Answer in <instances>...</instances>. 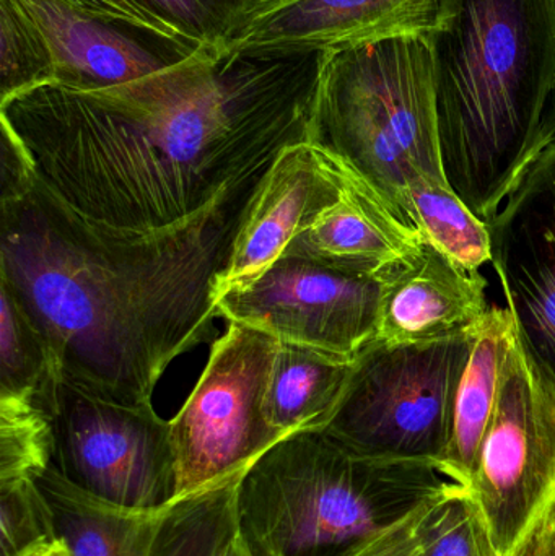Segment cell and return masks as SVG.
Wrapping results in <instances>:
<instances>
[{
  "label": "cell",
  "instance_id": "1",
  "mask_svg": "<svg viewBox=\"0 0 555 556\" xmlns=\"http://www.w3.org/2000/svg\"><path fill=\"white\" fill-rule=\"evenodd\" d=\"M319 74L321 54L240 58L204 45L119 87L16 94L0 123L49 194L88 220L150 233L310 142Z\"/></svg>",
  "mask_w": 555,
  "mask_h": 556
},
{
  "label": "cell",
  "instance_id": "2",
  "mask_svg": "<svg viewBox=\"0 0 555 556\" xmlns=\"http://www.w3.org/2000/svg\"><path fill=\"white\" fill-rule=\"evenodd\" d=\"M273 163L195 217L150 233L88 220L36 178L0 199V285L45 333L68 382L152 405L168 366L214 332L222 280Z\"/></svg>",
  "mask_w": 555,
  "mask_h": 556
},
{
  "label": "cell",
  "instance_id": "3",
  "mask_svg": "<svg viewBox=\"0 0 555 556\" xmlns=\"http://www.w3.org/2000/svg\"><path fill=\"white\" fill-rule=\"evenodd\" d=\"M426 39L446 181L489 225L540 152L555 0H437Z\"/></svg>",
  "mask_w": 555,
  "mask_h": 556
},
{
  "label": "cell",
  "instance_id": "4",
  "mask_svg": "<svg viewBox=\"0 0 555 556\" xmlns=\"http://www.w3.org/2000/svg\"><path fill=\"white\" fill-rule=\"evenodd\" d=\"M449 483L433 464L374 459L299 431L240 480L238 538L251 556H348Z\"/></svg>",
  "mask_w": 555,
  "mask_h": 556
},
{
  "label": "cell",
  "instance_id": "5",
  "mask_svg": "<svg viewBox=\"0 0 555 556\" xmlns=\"http://www.w3.org/2000/svg\"><path fill=\"white\" fill-rule=\"evenodd\" d=\"M310 142L420 237L411 189L449 182L427 39L398 36L323 54Z\"/></svg>",
  "mask_w": 555,
  "mask_h": 556
},
{
  "label": "cell",
  "instance_id": "6",
  "mask_svg": "<svg viewBox=\"0 0 555 556\" xmlns=\"http://www.w3.org/2000/svg\"><path fill=\"white\" fill-rule=\"evenodd\" d=\"M476 329L433 342L375 340L355 359L344 397L323 431L362 456L440 467Z\"/></svg>",
  "mask_w": 555,
  "mask_h": 556
},
{
  "label": "cell",
  "instance_id": "7",
  "mask_svg": "<svg viewBox=\"0 0 555 556\" xmlns=\"http://www.w3.org/2000/svg\"><path fill=\"white\" fill-rule=\"evenodd\" d=\"M279 342L228 323L181 410L169 420L176 496L250 469L283 440L264 415V395Z\"/></svg>",
  "mask_w": 555,
  "mask_h": 556
},
{
  "label": "cell",
  "instance_id": "8",
  "mask_svg": "<svg viewBox=\"0 0 555 556\" xmlns=\"http://www.w3.org/2000/svg\"><path fill=\"white\" fill-rule=\"evenodd\" d=\"M42 410L54 440L51 467L72 485L130 509L175 498L172 428L153 405L108 401L64 379Z\"/></svg>",
  "mask_w": 555,
  "mask_h": 556
},
{
  "label": "cell",
  "instance_id": "9",
  "mask_svg": "<svg viewBox=\"0 0 555 556\" xmlns=\"http://www.w3.org/2000/svg\"><path fill=\"white\" fill-rule=\"evenodd\" d=\"M468 489L501 556L510 555L555 502V391L515 332Z\"/></svg>",
  "mask_w": 555,
  "mask_h": 556
},
{
  "label": "cell",
  "instance_id": "10",
  "mask_svg": "<svg viewBox=\"0 0 555 556\" xmlns=\"http://www.w3.org/2000/svg\"><path fill=\"white\" fill-rule=\"evenodd\" d=\"M247 472L231 473L150 509L103 502L52 467L39 477L38 485L72 556H224L238 535L235 503Z\"/></svg>",
  "mask_w": 555,
  "mask_h": 556
},
{
  "label": "cell",
  "instance_id": "11",
  "mask_svg": "<svg viewBox=\"0 0 555 556\" xmlns=\"http://www.w3.org/2000/svg\"><path fill=\"white\" fill-rule=\"evenodd\" d=\"M383 276L342 273L282 256L250 287L218 300V316L279 343L355 362L377 340Z\"/></svg>",
  "mask_w": 555,
  "mask_h": 556
},
{
  "label": "cell",
  "instance_id": "12",
  "mask_svg": "<svg viewBox=\"0 0 555 556\" xmlns=\"http://www.w3.org/2000/svg\"><path fill=\"white\" fill-rule=\"evenodd\" d=\"M489 230L515 336L555 391V147L528 166Z\"/></svg>",
  "mask_w": 555,
  "mask_h": 556
},
{
  "label": "cell",
  "instance_id": "13",
  "mask_svg": "<svg viewBox=\"0 0 555 556\" xmlns=\"http://www.w3.org/2000/svg\"><path fill=\"white\" fill-rule=\"evenodd\" d=\"M437 0H254L218 46L224 55L329 54L398 36L426 38Z\"/></svg>",
  "mask_w": 555,
  "mask_h": 556
},
{
  "label": "cell",
  "instance_id": "14",
  "mask_svg": "<svg viewBox=\"0 0 555 556\" xmlns=\"http://www.w3.org/2000/svg\"><path fill=\"white\" fill-rule=\"evenodd\" d=\"M345 186L344 169L315 143L283 150L241 225L222 294L244 290L263 276L297 235L342 198Z\"/></svg>",
  "mask_w": 555,
  "mask_h": 556
},
{
  "label": "cell",
  "instance_id": "15",
  "mask_svg": "<svg viewBox=\"0 0 555 556\" xmlns=\"http://www.w3.org/2000/svg\"><path fill=\"white\" fill-rule=\"evenodd\" d=\"M488 280L429 241L383 276L377 340L422 343L471 332L488 316Z\"/></svg>",
  "mask_w": 555,
  "mask_h": 556
},
{
  "label": "cell",
  "instance_id": "16",
  "mask_svg": "<svg viewBox=\"0 0 555 556\" xmlns=\"http://www.w3.org/2000/svg\"><path fill=\"white\" fill-rule=\"evenodd\" d=\"M48 42L55 85L74 91L106 90L168 65V46L137 29L101 18L71 0H16Z\"/></svg>",
  "mask_w": 555,
  "mask_h": 556
},
{
  "label": "cell",
  "instance_id": "17",
  "mask_svg": "<svg viewBox=\"0 0 555 556\" xmlns=\"http://www.w3.org/2000/svg\"><path fill=\"white\" fill-rule=\"evenodd\" d=\"M420 241L419 235L403 227L368 189L348 175L342 198L297 235L283 256L354 276L381 277L409 257Z\"/></svg>",
  "mask_w": 555,
  "mask_h": 556
},
{
  "label": "cell",
  "instance_id": "18",
  "mask_svg": "<svg viewBox=\"0 0 555 556\" xmlns=\"http://www.w3.org/2000/svg\"><path fill=\"white\" fill-rule=\"evenodd\" d=\"M515 326L507 307H491L476 329L471 356L456 392L452 438L440 469L452 482L471 485L476 460L491 424L502 365Z\"/></svg>",
  "mask_w": 555,
  "mask_h": 556
},
{
  "label": "cell",
  "instance_id": "19",
  "mask_svg": "<svg viewBox=\"0 0 555 556\" xmlns=\"http://www.w3.org/2000/svg\"><path fill=\"white\" fill-rule=\"evenodd\" d=\"M354 363L279 343L264 395L270 427L283 438L325 430L344 397Z\"/></svg>",
  "mask_w": 555,
  "mask_h": 556
},
{
  "label": "cell",
  "instance_id": "20",
  "mask_svg": "<svg viewBox=\"0 0 555 556\" xmlns=\"http://www.w3.org/2000/svg\"><path fill=\"white\" fill-rule=\"evenodd\" d=\"M64 379L45 333L0 285V397L31 399L46 407Z\"/></svg>",
  "mask_w": 555,
  "mask_h": 556
},
{
  "label": "cell",
  "instance_id": "21",
  "mask_svg": "<svg viewBox=\"0 0 555 556\" xmlns=\"http://www.w3.org/2000/svg\"><path fill=\"white\" fill-rule=\"evenodd\" d=\"M409 195L414 224L422 240L472 273L491 263L489 225L472 214L449 182L420 181Z\"/></svg>",
  "mask_w": 555,
  "mask_h": 556
},
{
  "label": "cell",
  "instance_id": "22",
  "mask_svg": "<svg viewBox=\"0 0 555 556\" xmlns=\"http://www.w3.org/2000/svg\"><path fill=\"white\" fill-rule=\"evenodd\" d=\"M419 556H501L468 486L449 483L414 513Z\"/></svg>",
  "mask_w": 555,
  "mask_h": 556
},
{
  "label": "cell",
  "instance_id": "23",
  "mask_svg": "<svg viewBox=\"0 0 555 556\" xmlns=\"http://www.w3.org/2000/svg\"><path fill=\"white\" fill-rule=\"evenodd\" d=\"M55 84L48 42L16 0H0V103Z\"/></svg>",
  "mask_w": 555,
  "mask_h": 556
},
{
  "label": "cell",
  "instance_id": "24",
  "mask_svg": "<svg viewBox=\"0 0 555 556\" xmlns=\"http://www.w3.org/2000/svg\"><path fill=\"white\" fill-rule=\"evenodd\" d=\"M51 420L31 399L0 397V482L38 480L52 463Z\"/></svg>",
  "mask_w": 555,
  "mask_h": 556
},
{
  "label": "cell",
  "instance_id": "25",
  "mask_svg": "<svg viewBox=\"0 0 555 556\" xmlns=\"http://www.w3.org/2000/svg\"><path fill=\"white\" fill-rule=\"evenodd\" d=\"M61 544L38 480L0 482V556H48Z\"/></svg>",
  "mask_w": 555,
  "mask_h": 556
},
{
  "label": "cell",
  "instance_id": "26",
  "mask_svg": "<svg viewBox=\"0 0 555 556\" xmlns=\"http://www.w3.org/2000/svg\"><path fill=\"white\" fill-rule=\"evenodd\" d=\"M202 46H218L254 0H140Z\"/></svg>",
  "mask_w": 555,
  "mask_h": 556
},
{
  "label": "cell",
  "instance_id": "27",
  "mask_svg": "<svg viewBox=\"0 0 555 556\" xmlns=\"http://www.w3.org/2000/svg\"><path fill=\"white\" fill-rule=\"evenodd\" d=\"M71 2L101 18L137 29L142 35L168 46L179 55H189L202 46L140 0H71Z\"/></svg>",
  "mask_w": 555,
  "mask_h": 556
},
{
  "label": "cell",
  "instance_id": "28",
  "mask_svg": "<svg viewBox=\"0 0 555 556\" xmlns=\"http://www.w3.org/2000/svg\"><path fill=\"white\" fill-rule=\"evenodd\" d=\"M414 513L348 556H419L413 532Z\"/></svg>",
  "mask_w": 555,
  "mask_h": 556
},
{
  "label": "cell",
  "instance_id": "29",
  "mask_svg": "<svg viewBox=\"0 0 555 556\" xmlns=\"http://www.w3.org/2000/svg\"><path fill=\"white\" fill-rule=\"evenodd\" d=\"M508 556H555V502Z\"/></svg>",
  "mask_w": 555,
  "mask_h": 556
},
{
  "label": "cell",
  "instance_id": "30",
  "mask_svg": "<svg viewBox=\"0 0 555 556\" xmlns=\"http://www.w3.org/2000/svg\"><path fill=\"white\" fill-rule=\"evenodd\" d=\"M224 556H251L250 552L247 551V547H244L243 542L240 541V538L235 539L234 542H231L230 547L227 548V552H225Z\"/></svg>",
  "mask_w": 555,
  "mask_h": 556
},
{
  "label": "cell",
  "instance_id": "31",
  "mask_svg": "<svg viewBox=\"0 0 555 556\" xmlns=\"http://www.w3.org/2000/svg\"><path fill=\"white\" fill-rule=\"evenodd\" d=\"M48 556H72V555H71V552L67 551V547H65V545L62 544V541H61V544H59L58 547H55L54 551H52L51 554H49Z\"/></svg>",
  "mask_w": 555,
  "mask_h": 556
}]
</instances>
